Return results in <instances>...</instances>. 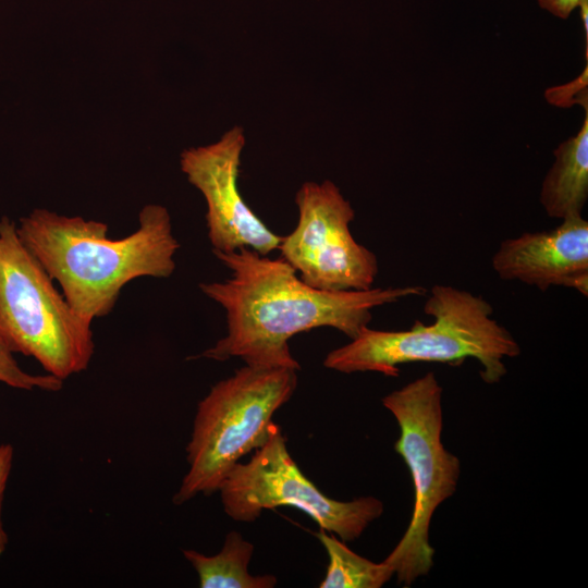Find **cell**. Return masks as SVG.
Masks as SVG:
<instances>
[{"instance_id": "5b68a950", "label": "cell", "mask_w": 588, "mask_h": 588, "mask_svg": "<svg viewBox=\"0 0 588 588\" xmlns=\"http://www.w3.org/2000/svg\"><path fill=\"white\" fill-rule=\"evenodd\" d=\"M0 340L63 381L84 371L95 351L91 324L72 310L5 216L0 219Z\"/></svg>"}, {"instance_id": "9a60e30c", "label": "cell", "mask_w": 588, "mask_h": 588, "mask_svg": "<svg viewBox=\"0 0 588 588\" xmlns=\"http://www.w3.org/2000/svg\"><path fill=\"white\" fill-rule=\"evenodd\" d=\"M13 456L14 451L11 444H0V555L4 552L9 541L2 522V506L9 476L13 464Z\"/></svg>"}, {"instance_id": "9c48e42d", "label": "cell", "mask_w": 588, "mask_h": 588, "mask_svg": "<svg viewBox=\"0 0 588 588\" xmlns=\"http://www.w3.org/2000/svg\"><path fill=\"white\" fill-rule=\"evenodd\" d=\"M244 146L243 127L233 126L216 143L183 151L181 169L206 200L208 237L213 249L230 253L248 247L266 256L279 248L283 236L260 220L238 191Z\"/></svg>"}, {"instance_id": "3957f363", "label": "cell", "mask_w": 588, "mask_h": 588, "mask_svg": "<svg viewBox=\"0 0 588 588\" xmlns=\"http://www.w3.org/2000/svg\"><path fill=\"white\" fill-rule=\"evenodd\" d=\"M424 311L433 318L430 324L416 320L401 331L366 327L350 343L331 351L323 366L343 373L373 371L397 377L399 366L408 363L456 366L475 358L482 366V380L493 384L507 373L503 359L520 354L519 344L492 318L493 308L481 295L436 284Z\"/></svg>"}, {"instance_id": "6da1fadb", "label": "cell", "mask_w": 588, "mask_h": 588, "mask_svg": "<svg viewBox=\"0 0 588 588\" xmlns=\"http://www.w3.org/2000/svg\"><path fill=\"white\" fill-rule=\"evenodd\" d=\"M212 252L231 277L199 289L225 309L228 334L200 357L219 362L237 357L253 367L299 370L289 347L293 335L331 327L353 340L368 327L373 308L427 292L421 285L321 291L304 283L281 257L248 247Z\"/></svg>"}, {"instance_id": "ba28073f", "label": "cell", "mask_w": 588, "mask_h": 588, "mask_svg": "<svg viewBox=\"0 0 588 588\" xmlns=\"http://www.w3.org/2000/svg\"><path fill=\"white\" fill-rule=\"evenodd\" d=\"M298 222L282 237L281 258L307 285L329 292L368 290L378 274L376 255L353 237L355 211L331 181L305 182L295 195Z\"/></svg>"}, {"instance_id": "4fadbf2b", "label": "cell", "mask_w": 588, "mask_h": 588, "mask_svg": "<svg viewBox=\"0 0 588 588\" xmlns=\"http://www.w3.org/2000/svg\"><path fill=\"white\" fill-rule=\"evenodd\" d=\"M315 536L329 558L320 588H380L394 576L384 561L376 563L358 555L333 534L319 529Z\"/></svg>"}, {"instance_id": "52a82bcc", "label": "cell", "mask_w": 588, "mask_h": 588, "mask_svg": "<svg viewBox=\"0 0 588 588\" xmlns=\"http://www.w3.org/2000/svg\"><path fill=\"white\" fill-rule=\"evenodd\" d=\"M218 492L225 514L236 522L252 523L264 510L293 506L345 543L359 538L384 510L375 497L338 501L322 493L290 455L278 425L247 463L231 469Z\"/></svg>"}, {"instance_id": "5bb4252c", "label": "cell", "mask_w": 588, "mask_h": 588, "mask_svg": "<svg viewBox=\"0 0 588 588\" xmlns=\"http://www.w3.org/2000/svg\"><path fill=\"white\" fill-rule=\"evenodd\" d=\"M0 382L15 389L32 391L39 389L58 392L63 380L52 375H30L24 371L13 357V353L0 340Z\"/></svg>"}, {"instance_id": "30bf717a", "label": "cell", "mask_w": 588, "mask_h": 588, "mask_svg": "<svg viewBox=\"0 0 588 588\" xmlns=\"http://www.w3.org/2000/svg\"><path fill=\"white\" fill-rule=\"evenodd\" d=\"M500 279L541 291L565 286L588 295V221L566 219L550 231L526 232L501 242L492 257Z\"/></svg>"}, {"instance_id": "7a4b0ae2", "label": "cell", "mask_w": 588, "mask_h": 588, "mask_svg": "<svg viewBox=\"0 0 588 588\" xmlns=\"http://www.w3.org/2000/svg\"><path fill=\"white\" fill-rule=\"evenodd\" d=\"M108 225L82 217L35 209L20 219L17 234L62 289L72 310L91 324L113 309L122 287L140 277L169 278L180 247L171 218L160 205L139 212V228L121 240Z\"/></svg>"}, {"instance_id": "7c38bea8", "label": "cell", "mask_w": 588, "mask_h": 588, "mask_svg": "<svg viewBox=\"0 0 588 588\" xmlns=\"http://www.w3.org/2000/svg\"><path fill=\"white\" fill-rule=\"evenodd\" d=\"M253 553L254 544L236 530L226 534L222 549L215 555L183 550L184 558L198 575L201 588H273L278 581L274 575L248 572Z\"/></svg>"}, {"instance_id": "8fae6325", "label": "cell", "mask_w": 588, "mask_h": 588, "mask_svg": "<svg viewBox=\"0 0 588 588\" xmlns=\"http://www.w3.org/2000/svg\"><path fill=\"white\" fill-rule=\"evenodd\" d=\"M554 162L540 191V203L550 218L583 217L588 199V109L579 132L553 151Z\"/></svg>"}, {"instance_id": "e0dca14e", "label": "cell", "mask_w": 588, "mask_h": 588, "mask_svg": "<svg viewBox=\"0 0 588 588\" xmlns=\"http://www.w3.org/2000/svg\"><path fill=\"white\" fill-rule=\"evenodd\" d=\"M578 8L580 10V17L585 30V53H588V0H584Z\"/></svg>"}, {"instance_id": "2e32d148", "label": "cell", "mask_w": 588, "mask_h": 588, "mask_svg": "<svg viewBox=\"0 0 588 588\" xmlns=\"http://www.w3.org/2000/svg\"><path fill=\"white\" fill-rule=\"evenodd\" d=\"M584 0H537L539 7L552 15L566 20Z\"/></svg>"}, {"instance_id": "277c9868", "label": "cell", "mask_w": 588, "mask_h": 588, "mask_svg": "<svg viewBox=\"0 0 588 588\" xmlns=\"http://www.w3.org/2000/svg\"><path fill=\"white\" fill-rule=\"evenodd\" d=\"M296 371L245 365L212 385L197 405L175 505L218 492L241 458L269 439L273 415L296 390Z\"/></svg>"}, {"instance_id": "8992f818", "label": "cell", "mask_w": 588, "mask_h": 588, "mask_svg": "<svg viewBox=\"0 0 588 588\" xmlns=\"http://www.w3.org/2000/svg\"><path fill=\"white\" fill-rule=\"evenodd\" d=\"M382 404L397 421L400 437L394 450L409 469L415 492L409 525L384 562L392 567L397 584L409 587L433 566L431 518L455 493L461 462L441 441L442 387L433 372L387 394Z\"/></svg>"}]
</instances>
